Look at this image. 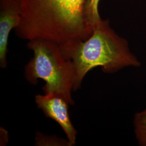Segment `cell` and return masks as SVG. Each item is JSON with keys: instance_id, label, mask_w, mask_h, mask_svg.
<instances>
[{"instance_id": "cell-1", "label": "cell", "mask_w": 146, "mask_h": 146, "mask_svg": "<svg viewBox=\"0 0 146 146\" xmlns=\"http://www.w3.org/2000/svg\"><path fill=\"white\" fill-rule=\"evenodd\" d=\"M21 21L14 31L21 39H43L61 49L88 39L93 30L84 15L86 0H19Z\"/></svg>"}, {"instance_id": "cell-2", "label": "cell", "mask_w": 146, "mask_h": 146, "mask_svg": "<svg viewBox=\"0 0 146 146\" xmlns=\"http://www.w3.org/2000/svg\"><path fill=\"white\" fill-rule=\"evenodd\" d=\"M75 70L74 92L81 88L87 74L96 67L113 74L125 67H138L141 63L131 52L128 43L116 34L108 20H102L88 39L61 49Z\"/></svg>"}, {"instance_id": "cell-3", "label": "cell", "mask_w": 146, "mask_h": 146, "mask_svg": "<svg viewBox=\"0 0 146 146\" xmlns=\"http://www.w3.org/2000/svg\"><path fill=\"white\" fill-rule=\"evenodd\" d=\"M27 46L33 53L25 67L27 81L35 85L41 79L45 82L42 88L44 94L58 95L74 105L75 70L72 62L65 58L58 44L50 41L32 40Z\"/></svg>"}, {"instance_id": "cell-4", "label": "cell", "mask_w": 146, "mask_h": 146, "mask_svg": "<svg viewBox=\"0 0 146 146\" xmlns=\"http://www.w3.org/2000/svg\"><path fill=\"white\" fill-rule=\"evenodd\" d=\"M35 102L38 108L44 115L54 120L65 133L69 146L76 144L77 131L70 120L68 107L70 104L61 96L54 94H38L35 96Z\"/></svg>"}, {"instance_id": "cell-5", "label": "cell", "mask_w": 146, "mask_h": 146, "mask_svg": "<svg viewBox=\"0 0 146 146\" xmlns=\"http://www.w3.org/2000/svg\"><path fill=\"white\" fill-rule=\"evenodd\" d=\"M21 10L19 0H1L0 2V67L8 66L7 55L9 35L21 21Z\"/></svg>"}, {"instance_id": "cell-6", "label": "cell", "mask_w": 146, "mask_h": 146, "mask_svg": "<svg viewBox=\"0 0 146 146\" xmlns=\"http://www.w3.org/2000/svg\"><path fill=\"white\" fill-rule=\"evenodd\" d=\"M100 0H86L84 7V15L87 24L93 30L102 20L99 11Z\"/></svg>"}, {"instance_id": "cell-7", "label": "cell", "mask_w": 146, "mask_h": 146, "mask_svg": "<svg viewBox=\"0 0 146 146\" xmlns=\"http://www.w3.org/2000/svg\"><path fill=\"white\" fill-rule=\"evenodd\" d=\"M134 125L136 137L139 144L146 146V109L134 116Z\"/></svg>"}, {"instance_id": "cell-8", "label": "cell", "mask_w": 146, "mask_h": 146, "mask_svg": "<svg viewBox=\"0 0 146 146\" xmlns=\"http://www.w3.org/2000/svg\"><path fill=\"white\" fill-rule=\"evenodd\" d=\"M36 146H69L67 139L63 140L55 136L46 135L37 131L35 139Z\"/></svg>"}, {"instance_id": "cell-9", "label": "cell", "mask_w": 146, "mask_h": 146, "mask_svg": "<svg viewBox=\"0 0 146 146\" xmlns=\"http://www.w3.org/2000/svg\"><path fill=\"white\" fill-rule=\"evenodd\" d=\"M1 133V146H5L8 141V134L7 131L4 129L3 127L0 128Z\"/></svg>"}]
</instances>
